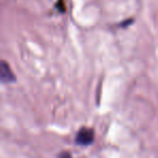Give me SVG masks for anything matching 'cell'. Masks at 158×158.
Listing matches in <instances>:
<instances>
[{
  "instance_id": "4",
  "label": "cell",
  "mask_w": 158,
  "mask_h": 158,
  "mask_svg": "<svg viewBox=\"0 0 158 158\" xmlns=\"http://www.w3.org/2000/svg\"><path fill=\"white\" fill-rule=\"evenodd\" d=\"M133 22H134L133 19L130 18V19H127V20L123 21V22H121V23H119L118 26H119V27H121V28H126V27H128V26H129V25H131Z\"/></svg>"
},
{
  "instance_id": "5",
  "label": "cell",
  "mask_w": 158,
  "mask_h": 158,
  "mask_svg": "<svg viewBox=\"0 0 158 158\" xmlns=\"http://www.w3.org/2000/svg\"><path fill=\"white\" fill-rule=\"evenodd\" d=\"M57 158H73V155L69 151H62L57 155Z\"/></svg>"
},
{
  "instance_id": "3",
  "label": "cell",
  "mask_w": 158,
  "mask_h": 158,
  "mask_svg": "<svg viewBox=\"0 0 158 158\" xmlns=\"http://www.w3.org/2000/svg\"><path fill=\"white\" fill-rule=\"evenodd\" d=\"M54 8L59 13H65L66 12V7H65V0H57L54 5Z\"/></svg>"
},
{
  "instance_id": "1",
  "label": "cell",
  "mask_w": 158,
  "mask_h": 158,
  "mask_svg": "<svg viewBox=\"0 0 158 158\" xmlns=\"http://www.w3.org/2000/svg\"><path fill=\"white\" fill-rule=\"evenodd\" d=\"M95 139V131L93 128L90 127H84L79 128L75 135V144L80 147H88L94 143Z\"/></svg>"
},
{
  "instance_id": "2",
  "label": "cell",
  "mask_w": 158,
  "mask_h": 158,
  "mask_svg": "<svg viewBox=\"0 0 158 158\" xmlns=\"http://www.w3.org/2000/svg\"><path fill=\"white\" fill-rule=\"evenodd\" d=\"M18 81L11 65L6 60H0V85H11Z\"/></svg>"
}]
</instances>
